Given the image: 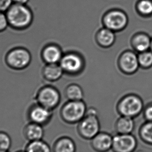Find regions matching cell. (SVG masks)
Segmentation results:
<instances>
[{"label":"cell","instance_id":"cell-1","mask_svg":"<svg viewBox=\"0 0 152 152\" xmlns=\"http://www.w3.org/2000/svg\"><path fill=\"white\" fill-rule=\"evenodd\" d=\"M101 129V124L96 109H88L86 114L78 123L77 132L84 140H91Z\"/></svg>","mask_w":152,"mask_h":152},{"label":"cell","instance_id":"cell-2","mask_svg":"<svg viewBox=\"0 0 152 152\" xmlns=\"http://www.w3.org/2000/svg\"><path fill=\"white\" fill-rule=\"evenodd\" d=\"M4 60L8 68L15 71H21L30 66L32 61V56L26 48L17 46L7 51Z\"/></svg>","mask_w":152,"mask_h":152},{"label":"cell","instance_id":"cell-3","mask_svg":"<svg viewBox=\"0 0 152 152\" xmlns=\"http://www.w3.org/2000/svg\"><path fill=\"white\" fill-rule=\"evenodd\" d=\"M144 103L138 95L129 94L124 96L118 102L117 112L120 116L135 118L143 112Z\"/></svg>","mask_w":152,"mask_h":152},{"label":"cell","instance_id":"cell-4","mask_svg":"<svg viewBox=\"0 0 152 152\" xmlns=\"http://www.w3.org/2000/svg\"><path fill=\"white\" fill-rule=\"evenodd\" d=\"M88 109L83 100L67 101L62 105L60 111L61 118L65 123L78 124L86 114Z\"/></svg>","mask_w":152,"mask_h":152},{"label":"cell","instance_id":"cell-5","mask_svg":"<svg viewBox=\"0 0 152 152\" xmlns=\"http://www.w3.org/2000/svg\"><path fill=\"white\" fill-rule=\"evenodd\" d=\"M6 16L8 24L13 28L18 30L27 28L32 20L31 12L23 4L11 6L8 9Z\"/></svg>","mask_w":152,"mask_h":152},{"label":"cell","instance_id":"cell-6","mask_svg":"<svg viewBox=\"0 0 152 152\" xmlns=\"http://www.w3.org/2000/svg\"><path fill=\"white\" fill-rule=\"evenodd\" d=\"M59 64L64 74L76 76L84 70L86 61L81 53L77 51H69L64 53Z\"/></svg>","mask_w":152,"mask_h":152},{"label":"cell","instance_id":"cell-7","mask_svg":"<svg viewBox=\"0 0 152 152\" xmlns=\"http://www.w3.org/2000/svg\"><path fill=\"white\" fill-rule=\"evenodd\" d=\"M61 101V95L58 89L51 85L41 87L35 94V102L51 111L55 109Z\"/></svg>","mask_w":152,"mask_h":152},{"label":"cell","instance_id":"cell-8","mask_svg":"<svg viewBox=\"0 0 152 152\" xmlns=\"http://www.w3.org/2000/svg\"><path fill=\"white\" fill-rule=\"evenodd\" d=\"M117 65L119 70L123 74L130 75L136 73L140 68L138 54L131 50L123 51L119 56Z\"/></svg>","mask_w":152,"mask_h":152},{"label":"cell","instance_id":"cell-9","mask_svg":"<svg viewBox=\"0 0 152 152\" xmlns=\"http://www.w3.org/2000/svg\"><path fill=\"white\" fill-rule=\"evenodd\" d=\"M104 27L115 32L122 31L127 26L128 18L125 12L120 10H113L107 12L103 19Z\"/></svg>","mask_w":152,"mask_h":152},{"label":"cell","instance_id":"cell-10","mask_svg":"<svg viewBox=\"0 0 152 152\" xmlns=\"http://www.w3.org/2000/svg\"><path fill=\"white\" fill-rule=\"evenodd\" d=\"M53 117V111L42 107L37 103H33L28 108L27 118L32 122L45 126L49 123Z\"/></svg>","mask_w":152,"mask_h":152},{"label":"cell","instance_id":"cell-11","mask_svg":"<svg viewBox=\"0 0 152 152\" xmlns=\"http://www.w3.org/2000/svg\"><path fill=\"white\" fill-rule=\"evenodd\" d=\"M138 146V140L131 134H118L113 136V152H134Z\"/></svg>","mask_w":152,"mask_h":152},{"label":"cell","instance_id":"cell-12","mask_svg":"<svg viewBox=\"0 0 152 152\" xmlns=\"http://www.w3.org/2000/svg\"><path fill=\"white\" fill-rule=\"evenodd\" d=\"M63 54L62 48L54 43L45 44L40 53L41 59L44 64H59Z\"/></svg>","mask_w":152,"mask_h":152},{"label":"cell","instance_id":"cell-13","mask_svg":"<svg viewBox=\"0 0 152 152\" xmlns=\"http://www.w3.org/2000/svg\"><path fill=\"white\" fill-rule=\"evenodd\" d=\"M113 136L106 132H100L90 140L91 148L95 152H108L111 150Z\"/></svg>","mask_w":152,"mask_h":152},{"label":"cell","instance_id":"cell-14","mask_svg":"<svg viewBox=\"0 0 152 152\" xmlns=\"http://www.w3.org/2000/svg\"><path fill=\"white\" fill-rule=\"evenodd\" d=\"M41 74L44 80L53 83L60 80L64 73L60 64H45L42 69Z\"/></svg>","mask_w":152,"mask_h":152},{"label":"cell","instance_id":"cell-15","mask_svg":"<svg viewBox=\"0 0 152 152\" xmlns=\"http://www.w3.org/2000/svg\"><path fill=\"white\" fill-rule=\"evenodd\" d=\"M151 39L152 38L146 33H136L131 39V45L136 53H142L150 50Z\"/></svg>","mask_w":152,"mask_h":152},{"label":"cell","instance_id":"cell-16","mask_svg":"<svg viewBox=\"0 0 152 152\" xmlns=\"http://www.w3.org/2000/svg\"><path fill=\"white\" fill-rule=\"evenodd\" d=\"M44 126L32 122L25 126L23 129V135L28 142L42 140L44 136Z\"/></svg>","mask_w":152,"mask_h":152},{"label":"cell","instance_id":"cell-17","mask_svg":"<svg viewBox=\"0 0 152 152\" xmlns=\"http://www.w3.org/2000/svg\"><path fill=\"white\" fill-rule=\"evenodd\" d=\"M97 44L101 48H108L113 45L116 41L115 32L104 27L97 32L95 35Z\"/></svg>","mask_w":152,"mask_h":152},{"label":"cell","instance_id":"cell-18","mask_svg":"<svg viewBox=\"0 0 152 152\" xmlns=\"http://www.w3.org/2000/svg\"><path fill=\"white\" fill-rule=\"evenodd\" d=\"M53 152H76V143L72 138L68 136H62L54 142Z\"/></svg>","mask_w":152,"mask_h":152},{"label":"cell","instance_id":"cell-19","mask_svg":"<svg viewBox=\"0 0 152 152\" xmlns=\"http://www.w3.org/2000/svg\"><path fill=\"white\" fill-rule=\"evenodd\" d=\"M135 127L134 118L120 116L115 124V129L118 134H131Z\"/></svg>","mask_w":152,"mask_h":152},{"label":"cell","instance_id":"cell-20","mask_svg":"<svg viewBox=\"0 0 152 152\" xmlns=\"http://www.w3.org/2000/svg\"><path fill=\"white\" fill-rule=\"evenodd\" d=\"M64 95L68 101L83 100L84 93L82 87L77 84L68 85L64 90Z\"/></svg>","mask_w":152,"mask_h":152},{"label":"cell","instance_id":"cell-21","mask_svg":"<svg viewBox=\"0 0 152 152\" xmlns=\"http://www.w3.org/2000/svg\"><path fill=\"white\" fill-rule=\"evenodd\" d=\"M25 150L26 152H53L49 143L43 139L28 142Z\"/></svg>","mask_w":152,"mask_h":152},{"label":"cell","instance_id":"cell-22","mask_svg":"<svg viewBox=\"0 0 152 152\" xmlns=\"http://www.w3.org/2000/svg\"><path fill=\"white\" fill-rule=\"evenodd\" d=\"M139 136L142 142L152 146V121H146L141 126Z\"/></svg>","mask_w":152,"mask_h":152},{"label":"cell","instance_id":"cell-23","mask_svg":"<svg viewBox=\"0 0 152 152\" xmlns=\"http://www.w3.org/2000/svg\"><path fill=\"white\" fill-rule=\"evenodd\" d=\"M140 68L149 69L152 67V51L150 50L138 53Z\"/></svg>","mask_w":152,"mask_h":152},{"label":"cell","instance_id":"cell-24","mask_svg":"<svg viewBox=\"0 0 152 152\" xmlns=\"http://www.w3.org/2000/svg\"><path fill=\"white\" fill-rule=\"evenodd\" d=\"M12 145V140L9 134L0 131V152H9Z\"/></svg>","mask_w":152,"mask_h":152},{"label":"cell","instance_id":"cell-25","mask_svg":"<svg viewBox=\"0 0 152 152\" xmlns=\"http://www.w3.org/2000/svg\"><path fill=\"white\" fill-rule=\"evenodd\" d=\"M137 10L143 16H150L152 14V1L151 0H140L137 6Z\"/></svg>","mask_w":152,"mask_h":152},{"label":"cell","instance_id":"cell-26","mask_svg":"<svg viewBox=\"0 0 152 152\" xmlns=\"http://www.w3.org/2000/svg\"><path fill=\"white\" fill-rule=\"evenodd\" d=\"M143 113L146 121H152V102L150 103L144 107Z\"/></svg>","mask_w":152,"mask_h":152},{"label":"cell","instance_id":"cell-27","mask_svg":"<svg viewBox=\"0 0 152 152\" xmlns=\"http://www.w3.org/2000/svg\"><path fill=\"white\" fill-rule=\"evenodd\" d=\"M8 20L5 15L0 12V32L4 31L8 26Z\"/></svg>","mask_w":152,"mask_h":152},{"label":"cell","instance_id":"cell-28","mask_svg":"<svg viewBox=\"0 0 152 152\" xmlns=\"http://www.w3.org/2000/svg\"><path fill=\"white\" fill-rule=\"evenodd\" d=\"M12 0H0V12L7 10L11 7Z\"/></svg>","mask_w":152,"mask_h":152},{"label":"cell","instance_id":"cell-29","mask_svg":"<svg viewBox=\"0 0 152 152\" xmlns=\"http://www.w3.org/2000/svg\"><path fill=\"white\" fill-rule=\"evenodd\" d=\"M17 4H24L28 2V0H14Z\"/></svg>","mask_w":152,"mask_h":152},{"label":"cell","instance_id":"cell-30","mask_svg":"<svg viewBox=\"0 0 152 152\" xmlns=\"http://www.w3.org/2000/svg\"><path fill=\"white\" fill-rule=\"evenodd\" d=\"M150 50L152 51V38L151 39V44Z\"/></svg>","mask_w":152,"mask_h":152},{"label":"cell","instance_id":"cell-31","mask_svg":"<svg viewBox=\"0 0 152 152\" xmlns=\"http://www.w3.org/2000/svg\"><path fill=\"white\" fill-rule=\"evenodd\" d=\"M16 152H26V151L25 150H19V151H16Z\"/></svg>","mask_w":152,"mask_h":152},{"label":"cell","instance_id":"cell-32","mask_svg":"<svg viewBox=\"0 0 152 152\" xmlns=\"http://www.w3.org/2000/svg\"></svg>","mask_w":152,"mask_h":152}]
</instances>
